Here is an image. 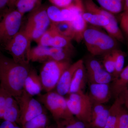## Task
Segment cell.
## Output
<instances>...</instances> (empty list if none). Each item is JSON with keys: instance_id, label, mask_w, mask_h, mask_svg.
Here are the masks:
<instances>
[{"instance_id": "cell-1", "label": "cell", "mask_w": 128, "mask_h": 128, "mask_svg": "<svg viewBox=\"0 0 128 128\" xmlns=\"http://www.w3.org/2000/svg\"><path fill=\"white\" fill-rule=\"evenodd\" d=\"M31 67L14 61L0 50V85L14 98L20 96Z\"/></svg>"}, {"instance_id": "cell-2", "label": "cell", "mask_w": 128, "mask_h": 128, "mask_svg": "<svg viewBox=\"0 0 128 128\" xmlns=\"http://www.w3.org/2000/svg\"><path fill=\"white\" fill-rule=\"evenodd\" d=\"M83 40L88 50L94 56L104 55L117 49V40L94 28H88Z\"/></svg>"}, {"instance_id": "cell-3", "label": "cell", "mask_w": 128, "mask_h": 128, "mask_svg": "<svg viewBox=\"0 0 128 128\" xmlns=\"http://www.w3.org/2000/svg\"><path fill=\"white\" fill-rule=\"evenodd\" d=\"M38 96V100L49 111L56 122L74 117L69 110L66 98L57 92L52 91Z\"/></svg>"}, {"instance_id": "cell-4", "label": "cell", "mask_w": 128, "mask_h": 128, "mask_svg": "<svg viewBox=\"0 0 128 128\" xmlns=\"http://www.w3.org/2000/svg\"><path fill=\"white\" fill-rule=\"evenodd\" d=\"M71 61L48 60L43 63L39 75L43 90L46 92L55 89L64 71L71 64Z\"/></svg>"}, {"instance_id": "cell-5", "label": "cell", "mask_w": 128, "mask_h": 128, "mask_svg": "<svg viewBox=\"0 0 128 128\" xmlns=\"http://www.w3.org/2000/svg\"><path fill=\"white\" fill-rule=\"evenodd\" d=\"M31 42L24 29L20 30L3 48L16 62L22 64H30Z\"/></svg>"}, {"instance_id": "cell-6", "label": "cell", "mask_w": 128, "mask_h": 128, "mask_svg": "<svg viewBox=\"0 0 128 128\" xmlns=\"http://www.w3.org/2000/svg\"><path fill=\"white\" fill-rule=\"evenodd\" d=\"M24 15L16 9H8L0 19V47L4 48L21 30Z\"/></svg>"}, {"instance_id": "cell-7", "label": "cell", "mask_w": 128, "mask_h": 128, "mask_svg": "<svg viewBox=\"0 0 128 128\" xmlns=\"http://www.w3.org/2000/svg\"><path fill=\"white\" fill-rule=\"evenodd\" d=\"M51 23L46 7L41 6L30 12L24 30L32 41L36 42L48 30Z\"/></svg>"}, {"instance_id": "cell-8", "label": "cell", "mask_w": 128, "mask_h": 128, "mask_svg": "<svg viewBox=\"0 0 128 128\" xmlns=\"http://www.w3.org/2000/svg\"><path fill=\"white\" fill-rule=\"evenodd\" d=\"M66 100L70 112L77 119L90 123L92 107L88 94L84 92L68 94Z\"/></svg>"}, {"instance_id": "cell-9", "label": "cell", "mask_w": 128, "mask_h": 128, "mask_svg": "<svg viewBox=\"0 0 128 128\" xmlns=\"http://www.w3.org/2000/svg\"><path fill=\"white\" fill-rule=\"evenodd\" d=\"M19 106V124L22 126L28 121L46 112L42 105L24 90L20 96L15 98Z\"/></svg>"}, {"instance_id": "cell-10", "label": "cell", "mask_w": 128, "mask_h": 128, "mask_svg": "<svg viewBox=\"0 0 128 128\" xmlns=\"http://www.w3.org/2000/svg\"><path fill=\"white\" fill-rule=\"evenodd\" d=\"M85 11L98 13L107 17L110 23L104 28L108 34L118 41L124 42V38L114 14L96 4L93 0H83Z\"/></svg>"}, {"instance_id": "cell-11", "label": "cell", "mask_w": 128, "mask_h": 128, "mask_svg": "<svg viewBox=\"0 0 128 128\" xmlns=\"http://www.w3.org/2000/svg\"><path fill=\"white\" fill-rule=\"evenodd\" d=\"M89 95L92 104L107 103L112 96L109 84L89 83Z\"/></svg>"}, {"instance_id": "cell-12", "label": "cell", "mask_w": 128, "mask_h": 128, "mask_svg": "<svg viewBox=\"0 0 128 128\" xmlns=\"http://www.w3.org/2000/svg\"><path fill=\"white\" fill-rule=\"evenodd\" d=\"M83 63L84 62L82 60H79L71 64L64 71L56 87V92L64 96L68 94L70 86L74 73Z\"/></svg>"}, {"instance_id": "cell-13", "label": "cell", "mask_w": 128, "mask_h": 128, "mask_svg": "<svg viewBox=\"0 0 128 128\" xmlns=\"http://www.w3.org/2000/svg\"><path fill=\"white\" fill-rule=\"evenodd\" d=\"M24 90L33 96L41 94L43 90L42 85L39 74L35 69L32 67L25 79Z\"/></svg>"}, {"instance_id": "cell-14", "label": "cell", "mask_w": 128, "mask_h": 128, "mask_svg": "<svg viewBox=\"0 0 128 128\" xmlns=\"http://www.w3.org/2000/svg\"><path fill=\"white\" fill-rule=\"evenodd\" d=\"M86 77V68L83 63L74 73L68 94L84 92Z\"/></svg>"}, {"instance_id": "cell-15", "label": "cell", "mask_w": 128, "mask_h": 128, "mask_svg": "<svg viewBox=\"0 0 128 128\" xmlns=\"http://www.w3.org/2000/svg\"><path fill=\"white\" fill-rule=\"evenodd\" d=\"M20 118V108L18 104L16 98L9 94L7 97L2 120L18 124Z\"/></svg>"}, {"instance_id": "cell-16", "label": "cell", "mask_w": 128, "mask_h": 128, "mask_svg": "<svg viewBox=\"0 0 128 128\" xmlns=\"http://www.w3.org/2000/svg\"><path fill=\"white\" fill-rule=\"evenodd\" d=\"M83 13L73 21L69 22L71 27L72 38L77 42L83 40L84 33L88 28L87 22L82 17Z\"/></svg>"}, {"instance_id": "cell-17", "label": "cell", "mask_w": 128, "mask_h": 128, "mask_svg": "<svg viewBox=\"0 0 128 128\" xmlns=\"http://www.w3.org/2000/svg\"><path fill=\"white\" fill-rule=\"evenodd\" d=\"M50 26L52 30V34L50 43V47L64 48L73 50L74 47L72 42V40L59 32L52 22Z\"/></svg>"}, {"instance_id": "cell-18", "label": "cell", "mask_w": 128, "mask_h": 128, "mask_svg": "<svg viewBox=\"0 0 128 128\" xmlns=\"http://www.w3.org/2000/svg\"><path fill=\"white\" fill-rule=\"evenodd\" d=\"M113 81L111 87L112 96L116 98L128 87V65L124 68L118 77Z\"/></svg>"}, {"instance_id": "cell-19", "label": "cell", "mask_w": 128, "mask_h": 128, "mask_svg": "<svg viewBox=\"0 0 128 128\" xmlns=\"http://www.w3.org/2000/svg\"><path fill=\"white\" fill-rule=\"evenodd\" d=\"M124 104V98L121 96L116 100L109 108V114L107 122L104 128H116L118 116L121 107Z\"/></svg>"}, {"instance_id": "cell-20", "label": "cell", "mask_w": 128, "mask_h": 128, "mask_svg": "<svg viewBox=\"0 0 128 128\" xmlns=\"http://www.w3.org/2000/svg\"><path fill=\"white\" fill-rule=\"evenodd\" d=\"M50 47L38 45L32 48L29 54L30 62L44 63L49 60Z\"/></svg>"}, {"instance_id": "cell-21", "label": "cell", "mask_w": 128, "mask_h": 128, "mask_svg": "<svg viewBox=\"0 0 128 128\" xmlns=\"http://www.w3.org/2000/svg\"><path fill=\"white\" fill-rule=\"evenodd\" d=\"M73 50L50 47L49 60L71 61Z\"/></svg>"}, {"instance_id": "cell-22", "label": "cell", "mask_w": 128, "mask_h": 128, "mask_svg": "<svg viewBox=\"0 0 128 128\" xmlns=\"http://www.w3.org/2000/svg\"><path fill=\"white\" fill-rule=\"evenodd\" d=\"M100 7L112 14H117L123 11L124 0H93Z\"/></svg>"}, {"instance_id": "cell-23", "label": "cell", "mask_w": 128, "mask_h": 128, "mask_svg": "<svg viewBox=\"0 0 128 128\" xmlns=\"http://www.w3.org/2000/svg\"><path fill=\"white\" fill-rule=\"evenodd\" d=\"M42 0H17L14 8L22 15L31 12L42 6Z\"/></svg>"}, {"instance_id": "cell-24", "label": "cell", "mask_w": 128, "mask_h": 128, "mask_svg": "<svg viewBox=\"0 0 128 128\" xmlns=\"http://www.w3.org/2000/svg\"><path fill=\"white\" fill-rule=\"evenodd\" d=\"M83 18L88 23L103 28L107 26L110 21L107 17L102 14L85 11L82 14Z\"/></svg>"}, {"instance_id": "cell-25", "label": "cell", "mask_w": 128, "mask_h": 128, "mask_svg": "<svg viewBox=\"0 0 128 128\" xmlns=\"http://www.w3.org/2000/svg\"><path fill=\"white\" fill-rule=\"evenodd\" d=\"M86 76L89 83L109 84L114 80L112 75L104 68Z\"/></svg>"}, {"instance_id": "cell-26", "label": "cell", "mask_w": 128, "mask_h": 128, "mask_svg": "<svg viewBox=\"0 0 128 128\" xmlns=\"http://www.w3.org/2000/svg\"><path fill=\"white\" fill-rule=\"evenodd\" d=\"M49 119L46 112L28 121L22 128H47Z\"/></svg>"}, {"instance_id": "cell-27", "label": "cell", "mask_w": 128, "mask_h": 128, "mask_svg": "<svg viewBox=\"0 0 128 128\" xmlns=\"http://www.w3.org/2000/svg\"><path fill=\"white\" fill-rule=\"evenodd\" d=\"M56 122L58 128H91L89 124L79 120L75 117Z\"/></svg>"}, {"instance_id": "cell-28", "label": "cell", "mask_w": 128, "mask_h": 128, "mask_svg": "<svg viewBox=\"0 0 128 128\" xmlns=\"http://www.w3.org/2000/svg\"><path fill=\"white\" fill-rule=\"evenodd\" d=\"M112 52L114 62V72L113 74L114 80L118 77L124 68L125 58L122 52L118 49L112 50Z\"/></svg>"}, {"instance_id": "cell-29", "label": "cell", "mask_w": 128, "mask_h": 128, "mask_svg": "<svg viewBox=\"0 0 128 128\" xmlns=\"http://www.w3.org/2000/svg\"><path fill=\"white\" fill-rule=\"evenodd\" d=\"M109 114V108H106L92 120L89 123L90 128H104L107 122Z\"/></svg>"}, {"instance_id": "cell-30", "label": "cell", "mask_w": 128, "mask_h": 128, "mask_svg": "<svg viewBox=\"0 0 128 128\" xmlns=\"http://www.w3.org/2000/svg\"><path fill=\"white\" fill-rule=\"evenodd\" d=\"M47 14L52 22H65L63 18L61 8L52 5L46 7Z\"/></svg>"}, {"instance_id": "cell-31", "label": "cell", "mask_w": 128, "mask_h": 128, "mask_svg": "<svg viewBox=\"0 0 128 128\" xmlns=\"http://www.w3.org/2000/svg\"><path fill=\"white\" fill-rule=\"evenodd\" d=\"M123 105L118 116L116 128H128V111Z\"/></svg>"}, {"instance_id": "cell-32", "label": "cell", "mask_w": 128, "mask_h": 128, "mask_svg": "<svg viewBox=\"0 0 128 128\" xmlns=\"http://www.w3.org/2000/svg\"><path fill=\"white\" fill-rule=\"evenodd\" d=\"M112 52L104 54L103 64L105 70L113 76L114 72V62Z\"/></svg>"}, {"instance_id": "cell-33", "label": "cell", "mask_w": 128, "mask_h": 128, "mask_svg": "<svg viewBox=\"0 0 128 128\" xmlns=\"http://www.w3.org/2000/svg\"><path fill=\"white\" fill-rule=\"evenodd\" d=\"M52 23L54 25L56 30L59 32L63 35L70 38L72 39L71 38V27L69 22L65 21L56 23Z\"/></svg>"}, {"instance_id": "cell-34", "label": "cell", "mask_w": 128, "mask_h": 128, "mask_svg": "<svg viewBox=\"0 0 128 128\" xmlns=\"http://www.w3.org/2000/svg\"><path fill=\"white\" fill-rule=\"evenodd\" d=\"M86 74H92L98 70L104 68L103 66L97 60H90L86 64Z\"/></svg>"}, {"instance_id": "cell-35", "label": "cell", "mask_w": 128, "mask_h": 128, "mask_svg": "<svg viewBox=\"0 0 128 128\" xmlns=\"http://www.w3.org/2000/svg\"><path fill=\"white\" fill-rule=\"evenodd\" d=\"M9 94L0 85V120L3 119L7 97Z\"/></svg>"}, {"instance_id": "cell-36", "label": "cell", "mask_w": 128, "mask_h": 128, "mask_svg": "<svg viewBox=\"0 0 128 128\" xmlns=\"http://www.w3.org/2000/svg\"><path fill=\"white\" fill-rule=\"evenodd\" d=\"M52 34V30L50 26L48 30L36 42L38 45L50 47V43Z\"/></svg>"}, {"instance_id": "cell-37", "label": "cell", "mask_w": 128, "mask_h": 128, "mask_svg": "<svg viewBox=\"0 0 128 128\" xmlns=\"http://www.w3.org/2000/svg\"><path fill=\"white\" fill-rule=\"evenodd\" d=\"M50 3L59 8L63 9L74 4V0H49Z\"/></svg>"}, {"instance_id": "cell-38", "label": "cell", "mask_w": 128, "mask_h": 128, "mask_svg": "<svg viewBox=\"0 0 128 128\" xmlns=\"http://www.w3.org/2000/svg\"><path fill=\"white\" fill-rule=\"evenodd\" d=\"M107 108L104 105L102 104H93L92 109V119H93L98 115L100 114L104 110Z\"/></svg>"}, {"instance_id": "cell-39", "label": "cell", "mask_w": 128, "mask_h": 128, "mask_svg": "<svg viewBox=\"0 0 128 128\" xmlns=\"http://www.w3.org/2000/svg\"><path fill=\"white\" fill-rule=\"evenodd\" d=\"M120 24L122 29L128 34V14L123 12L121 16Z\"/></svg>"}, {"instance_id": "cell-40", "label": "cell", "mask_w": 128, "mask_h": 128, "mask_svg": "<svg viewBox=\"0 0 128 128\" xmlns=\"http://www.w3.org/2000/svg\"><path fill=\"white\" fill-rule=\"evenodd\" d=\"M9 0H0V19L4 13L9 9Z\"/></svg>"}, {"instance_id": "cell-41", "label": "cell", "mask_w": 128, "mask_h": 128, "mask_svg": "<svg viewBox=\"0 0 128 128\" xmlns=\"http://www.w3.org/2000/svg\"><path fill=\"white\" fill-rule=\"evenodd\" d=\"M17 124L9 121H4L0 123V128H14Z\"/></svg>"}, {"instance_id": "cell-42", "label": "cell", "mask_w": 128, "mask_h": 128, "mask_svg": "<svg viewBox=\"0 0 128 128\" xmlns=\"http://www.w3.org/2000/svg\"><path fill=\"white\" fill-rule=\"evenodd\" d=\"M17 0H9L8 8L9 9H15L14 6Z\"/></svg>"}, {"instance_id": "cell-43", "label": "cell", "mask_w": 128, "mask_h": 128, "mask_svg": "<svg viewBox=\"0 0 128 128\" xmlns=\"http://www.w3.org/2000/svg\"><path fill=\"white\" fill-rule=\"evenodd\" d=\"M123 12L128 14V0H124Z\"/></svg>"}, {"instance_id": "cell-44", "label": "cell", "mask_w": 128, "mask_h": 128, "mask_svg": "<svg viewBox=\"0 0 128 128\" xmlns=\"http://www.w3.org/2000/svg\"><path fill=\"white\" fill-rule=\"evenodd\" d=\"M120 96H122L123 97H128V87L127 88V89L122 93V94Z\"/></svg>"}, {"instance_id": "cell-45", "label": "cell", "mask_w": 128, "mask_h": 128, "mask_svg": "<svg viewBox=\"0 0 128 128\" xmlns=\"http://www.w3.org/2000/svg\"><path fill=\"white\" fill-rule=\"evenodd\" d=\"M124 99V104L126 108L128 111V99Z\"/></svg>"}, {"instance_id": "cell-46", "label": "cell", "mask_w": 128, "mask_h": 128, "mask_svg": "<svg viewBox=\"0 0 128 128\" xmlns=\"http://www.w3.org/2000/svg\"><path fill=\"white\" fill-rule=\"evenodd\" d=\"M58 128V127H57V125L56 126H48V128Z\"/></svg>"}, {"instance_id": "cell-47", "label": "cell", "mask_w": 128, "mask_h": 128, "mask_svg": "<svg viewBox=\"0 0 128 128\" xmlns=\"http://www.w3.org/2000/svg\"><path fill=\"white\" fill-rule=\"evenodd\" d=\"M14 128H20L19 126L17 124H16V126H15V127H14Z\"/></svg>"}, {"instance_id": "cell-48", "label": "cell", "mask_w": 128, "mask_h": 128, "mask_svg": "<svg viewBox=\"0 0 128 128\" xmlns=\"http://www.w3.org/2000/svg\"><path fill=\"white\" fill-rule=\"evenodd\" d=\"M124 99H128V97H122Z\"/></svg>"}, {"instance_id": "cell-49", "label": "cell", "mask_w": 128, "mask_h": 128, "mask_svg": "<svg viewBox=\"0 0 128 128\" xmlns=\"http://www.w3.org/2000/svg\"><path fill=\"white\" fill-rule=\"evenodd\" d=\"M1 47H0V50H1Z\"/></svg>"}]
</instances>
